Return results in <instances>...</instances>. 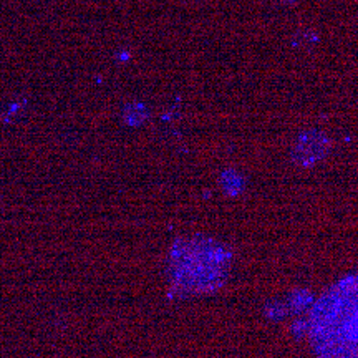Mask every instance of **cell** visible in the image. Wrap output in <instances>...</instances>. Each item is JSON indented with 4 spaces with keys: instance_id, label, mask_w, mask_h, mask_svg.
Returning a JSON list of instances; mask_svg holds the SVG:
<instances>
[{
    "instance_id": "2",
    "label": "cell",
    "mask_w": 358,
    "mask_h": 358,
    "mask_svg": "<svg viewBox=\"0 0 358 358\" xmlns=\"http://www.w3.org/2000/svg\"><path fill=\"white\" fill-rule=\"evenodd\" d=\"M179 267L186 284L211 287V284L224 275L226 254L214 245H194L185 250Z\"/></svg>"
},
{
    "instance_id": "1",
    "label": "cell",
    "mask_w": 358,
    "mask_h": 358,
    "mask_svg": "<svg viewBox=\"0 0 358 358\" xmlns=\"http://www.w3.org/2000/svg\"><path fill=\"white\" fill-rule=\"evenodd\" d=\"M308 334L320 358H358V275L322 295L310 313Z\"/></svg>"
}]
</instances>
